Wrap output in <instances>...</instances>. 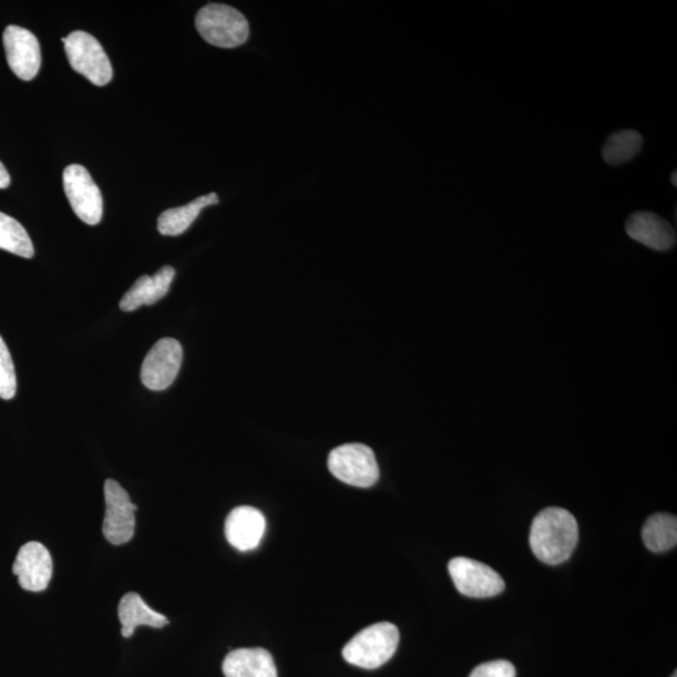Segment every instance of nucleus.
Listing matches in <instances>:
<instances>
[{
  "label": "nucleus",
  "instance_id": "obj_8",
  "mask_svg": "<svg viewBox=\"0 0 677 677\" xmlns=\"http://www.w3.org/2000/svg\"><path fill=\"white\" fill-rule=\"evenodd\" d=\"M184 350L173 338H164L156 342L143 360L141 380L143 386L155 392H161L173 386L181 365Z\"/></svg>",
  "mask_w": 677,
  "mask_h": 677
},
{
  "label": "nucleus",
  "instance_id": "obj_5",
  "mask_svg": "<svg viewBox=\"0 0 677 677\" xmlns=\"http://www.w3.org/2000/svg\"><path fill=\"white\" fill-rule=\"evenodd\" d=\"M64 50L72 69L95 85H106L113 78L112 64L101 43L90 33L72 32Z\"/></svg>",
  "mask_w": 677,
  "mask_h": 677
},
{
  "label": "nucleus",
  "instance_id": "obj_23",
  "mask_svg": "<svg viewBox=\"0 0 677 677\" xmlns=\"http://www.w3.org/2000/svg\"><path fill=\"white\" fill-rule=\"evenodd\" d=\"M11 185V176H9L7 168L0 162V188H7Z\"/></svg>",
  "mask_w": 677,
  "mask_h": 677
},
{
  "label": "nucleus",
  "instance_id": "obj_7",
  "mask_svg": "<svg viewBox=\"0 0 677 677\" xmlns=\"http://www.w3.org/2000/svg\"><path fill=\"white\" fill-rule=\"evenodd\" d=\"M63 185L74 214L88 225L100 224L103 215V198L89 170L81 165L65 167Z\"/></svg>",
  "mask_w": 677,
  "mask_h": 677
},
{
  "label": "nucleus",
  "instance_id": "obj_6",
  "mask_svg": "<svg viewBox=\"0 0 677 677\" xmlns=\"http://www.w3.org/2000/svg\"><path fill=\"white\" fill-rule=\"evenodd\" d=\"M106 514L103 521V536L111 545L121 546L135 536L137 505L133 504L130 494L113 480L104 482Z\"/></svg>",
  "mask_w": 677,
  "mask_h": 677
},
{
  "label": "nucleus",
  "instance_id": "obj_15",
  "mask_svg": "<svg viewBox=\"0 0 677 677\" xmlns=\"http://www.w3.org/2000/svg\"><path fill=\"white\" fill-rule=\"evenodd\" d=\"M225 677H278L269 652L264 648H238L225 657Z\"/></svg>",
  "mask_w": 677,
  "mask_h": 677
},
{
  "label": "nucleus",
  "instance_id": "obj_24",
  "mask_svg": "<svg viewBox=\"0 0 677 677\" xmlns=\"http://www.w3.org/2000/svg\"><path fill=\"white\" fill-rule=\"evenodd\" d=\"M676 176H677L676 173L671 175V183L675 187H676V178H677Z\"/></svg>",
  "mask_w": 677,
  "mask_h": 677
},
{
  "label": "nucleus",
  "instance_id": "obj_17",
  "mask_svg": "<svg viewBox=\"0 0 677 677\" xmlns=\"http://www.w3.org/2000/svg\"><path fill=\"white\" fill-rule=\"evenodd\" d=\"M216 204H218V196L208 194L185 206L166 209L158 217L157 228L160 234L165 236L183 235L196 222L205 207Z\"/></svg>",
  "mask_w": 677,
  "mask_h": 677
},
{
  "label": "nucleus",
  "instance_id": "obj_3",
  "mask_svg": "<svg viewBox=\"0 0 677 677\" xmlns=\"http://www.w3.org/2000/svg\"><path fill=\"white\" fill-rule=\"evenodd\" d=\"M196 30L218 48H236L249 40V22L242 12L226 4H207L196 16Z\"/></svg>",
  "mask_w": 677,
  "mask_h": 677
},
{
  "label": "nucleus",
  "instance_id": "obj_21",
  "mask_svg": "<svg viewBox=\"0 0 677 677\" xmlns=\"http://www.w3.org/2000/svg\"><path fill=\"white\" fill-rule=\"evenodd\" d=\"M17 393V377L11 352L0 337V398L11 400Z\"/></svg>",
  "mask_w": 677,
  "mask_h": 677
},
{
  "label": "nucleus",
  "instance_id": "obj_11",
  "mask_svg": "<svg viewBox=\"0 0 677 677\" xmlns=\"http://www.w3.org/2000/svg\"><path fill=\"white\" fill-rule=\"evenodd\" d=\"M18 583L30 593H42L50 585L53 575V560L50 551L40 542H28L19 550L13 565Z\"/></svg>",
  "mask_w": 677,
  "mask_h": 677
},
{
  "label": "nucleus",
  "instance_id": "obj_14",
  "mask_svg": "<svg viewBox=\"0 0 677 677\" xmlns=\"http://www.w3.org/2000/svg\"><path fill=\"white\" fill-rule=\"evenodd\" d=\"M176 271L173 266H164L154 276L143 275L132 285V288L123 295L120 308L123 311H135L143 305H154L166 297L171 284L175 279Z\"/></svg>",
  "mask_w": 677,
  "mask_h": 677
},
{
  "label": "nucleus",
  "instance_id": "obj_9",
  "mask_svg": "<svg viewBox=\"0 0 677 677\" xmlns=\"http://www.w3.org/2000/svg\"><path fill=\"white\" fill-rule=\"evenodd\" d=\"M450 574L460 594L473 598L498 596L504 591V581L493 568L466 557L451 560Z\"/></svg>",
  "mask_w": 677,
  "mask_h": 677
},
{
  "label": "nucleus",
  "instance_id": "obj_2",
  "mask_svg": "<svg viewBox=\"0 0 677 677\" xmlns=\"http://www.w3.org/2000/svg\"><path fill=\"white\" fill-rule=\"evenodd\" d=\"M399 638L396 625L375 624L351 638L342 648V657L347 663L361 667V669L375 670L392 659L399 645Z\"/></svg>",
  "mask_w": 677,
  "mask_h": 677
},
{
  "label": "nucleus",
  "instance_id": "obj_19",
  "mask_svg": "<svg viewBox=\"0 0 677 677\" xmlns=\"http://www.w3.org/2000/svg\"><path fill=\"white\" fill-rule=\"evenodd\" d=\"M643 145V136L637 131H618L605 142L603 157L608 165H622L640 154Z\"/></svg>",
  "mask_w": 677,
  "mask_h": 677
},
{
  "label": "nucleus",
  "instance_id": "obj_18",
  "mask_svg": "<svg viewBox=\"0 0 677 677\" xmlns=\"http://www.w3.org/2000/svg\"><path fill=\"white\" fill-rule=\"evenodd\" d=\"M643 541L652 552L670 551L677 543V520L669 513H656L643 529Z\"/></svg>",
  "mask_w": 677,
  "mask_h": 677
},
{
  "label": "nucleus",
  "instance_id": "obj_1",
  "mask_svg": "<svg viewBox=\"0 0 677 677\" xmlns=\"http://www.w3.org/2000/svg\"><path fill=\"white\" fill-rule=\"evenodd\" d=\"M578 542V523L565 509L550 507L533 520L530 545L543 564H564L574 553Z\"/></svg>",
  "mask_w": 677,
  "mask_h": 677
},
{
  "label": "nucleus",
  "instance_id": "obj_16",
  "mask_svg": "<svg viewBox=\"0 0 677 677\" xmlns=\"http://www.w3.org/2000/svg\"><path fill=\"white\" fill-rule=\"evenodd\" d=\"M119 618L122 625V636L130 638L140 626L162 628L168 625L166 616L151 608L136 593L123 596L119 605Z\"/></svg>",
  "mask_w": 677,
  "mask_h": 677
},
{
  "label": "nucleus",
  "instance_id": "obj_25",
  "mask_svg": "<svg viewBox=\"0 0 677 677\" xmlns=\"http://www.w3.org/2000/svg\"><path fill=\"white\" fill-rule=\"evenodd\" d=\"M671 677H677V674H676V673H674V675H673Z\"/></svg>",
  "mask_w": 677,
  "mask_h": 677
},
{
  "label": "nucleus",
  "instance_id": "obj_20",
  "mask_svg": "<svg viewBox=\"0 0 677 677\" xmlns=\"http://www.w3.org/2000/svg\"><path fill=\"white\" fill-rule=\"evenodd\" d=\"M0 250L32 259L34 247L30 235L16 218L0 213Z\"/></svg>",
  "mask_w": 677,
  "mask_h": 677
},
{
  "label": "nucleus",
  "instance_id": "obj_10",
  "mask_svg": "<svg viewBox=\"0 0 677 677\" xmlns=\"http://www.w3.org/2000/svg\"><path fill=\"white\" fill-rule=\"evenodd\" d=\"M7 61L17 78L32 81L40 72L42 53L35 35L18 25H9L3 34Z\"/></svg>",
  "mask_w": 677,
  "mask_h": 677
},
{
  "label": "nucleus",
  "instance_id": "obj_22",
  "mask_svg": "<svg viewBox=\"0 0 677 677\" xmlns=\"http://www.w3.org/2000/svg\"><path fill=\"white\" fill-rule=\"evenodd\" d=\"M470 677H516V667L505 660L484 663L476 666Z\"/></svg>",
  "mask_w": 677,
  "mask_h": 677
},
{
  "label": "nucleus",
  "instance_id": "obj_13",
  "mask_svg": "<svg viewBox=\"0 0 677 677\" xmlns=\"http://www.w3.org/2000/svg\"><path fill=\"white\" fill-rule=\"evenodd\" d=\"M626 233L633 240L656 252H667L676 244L675 228L659 215L636 213L626 222Z\"/></svg>",
  "mask_w": 677,
  "mask_h": 677
},
{
  "label": "nucleus",
  "instance_id": "obj_12",
  "mask_svg": "<svg viewBox=\"0 0 677 677\" xmlns=\"http://www.w3.org/2000/svg\"><path fill=\"white\" fill-rule=\"evenodd\" d=\"M265 530L264 514L249 505H242L233 510L225 522L227 542L242 552L259 547Z\"/></svg>",
  "mask_w": 677,
  "mask_h": 677
},
{
  "label": "nucleus",
  "instance_id": "obj_4",
  "mask_svg": "<svg viewBox=\"0 0 677 677\" xmlns=\"http://www.w3.org/2000/svg\"><path fill=\"white\" fill-rule=\"evenodd\" d=\"M329 471L352 488L369 489L379 480V465L371 448L350 443L336 448L328 458Z\"/></svg>",
  "mask_w": 677,
  "mask_h": 677
}]
</instances>
